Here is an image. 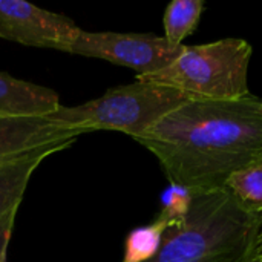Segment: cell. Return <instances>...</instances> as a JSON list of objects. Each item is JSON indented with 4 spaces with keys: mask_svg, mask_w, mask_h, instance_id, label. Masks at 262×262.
<instances>
[{
    "mask_svg": "<svg viewBox=\"0 0 262 262\" xmlns=\"http://www.w3.org/2000/svg\"><path fill=\"white\" fill-rule=\"evenodd\" d=\"M160 161L170 184L193 195L226 189L262 154V100H187L135 138Z\"/></svg>",
    "mask_w": 262,
    "mask_h": 262,
    "instance_id": "cell-1",
    "label": "cell"
},
{
    "mask_svg": "<svg viewBox=\"0 0 262 262\" xmlns=\"http://www.w3.org/2000/svg\"><path fill=\"white\" fill-rule=\"evenodd\" d=\"M259 227L261 215L226 189L195 195L187 216L167 229L147 262H252Z\"/></svg>",
    "mask_w": 262,
    "mask_h": 262,
    "instance_id": "cell-2",
    "label": "cell"
},
{
    "mask_svg": "<svg viewBox=\"0 0 262 262\" xmlns=\"http://www.w3.org/2000/svg\"><path fill=\"white\" fill-rule=\"evenodd\" d=\"M252 54V45L238 37L184 46L167 68L137 75V81L172 88L192 100H238L250 94L247 72Z\"/></svg>",
    "mask_w": 262,
    "mask_h": 262,
    "instance_id": "cell-3",
    "label": "cell"
},
{
    "mask_svg": "<svg viewBox=\"0 0 262 262\" xmlns=\"http://www.w3.org/2000/svg\"><path fill=\"white\" fill-rule=\"evenodd\" d=\"M187 100L190 97L177 89L135 81L112 88L101 97L80 106H60L46 117L84 134L118 130L135 140Z\"/></svg>",
    "mask_w": 262,
    "mask_h": 262,
    "instance_id": "cell-4",
    "label": "cell"
},
{
    "mask_svg": "<svg viewBox=\"0 0 262 262\" xmlns=\"http://www.w3.org/2000/svg\"><path fill=\"white\" fill-rule=\"evenodd\" d=\"M184 49L154 34L121 32H78L71 54L100 58L114 64L127 66L137 75H150L167 68Z\"/></svg>",
    "mask_w": 262,
    "mask_h": 262,
    "instance_id": "cell-5",
    "label": "cell"
},
{
    "mask_svg": "<svg viewBox=\"0 0 262 262\" xmlns=\"http://www.w3.org/2000/svg\"><path fill=\"white\" fill-rule=\"evenodd\" d=\"M80 28L61 14L21 0H0V38L71 52Z\"/></svg>",
    "mask_w": 262,
    "mask_h": 262,
    "instance_id": "cell-6",
    "label": "cell"
},
{
    "mask_svg": "<svg viewBox=\"0 0 262 262\" xmlns=\"http://www.w3.org/2000/svg\"><path fill=\"white\" fill-rule=\"evenodd\" d=\"M80 135L84 132L55 123L48 117L0 115V164L48 146L75 141Z\"/></svg>",
    "mask_w": 262,
    "mask_h": 262,
    "instance_id": "cell-7",
    "label": "cell"
},
{
    "mask_svg": "<svg viewBox=\"0 0 262 262\" xmlns=\"http://www.w3.org/2000/svg\"><path fill=\"white\" fill-rule=\"evenodd\" d=\"M60 106L52 89L0 72V115L46 117Z\"/></svg>",
    "mask_w": 262,
    "mask_h": 262,
    "instance_id": "cell-8",
    "label": "cell"
},
{
    "mask_svg": "<svg viewBox=\"0 0 262 262\" xmlns=\"http://www.w3.org/2000/svg\"><path fill=\"white\" fill-rule=\"evenodd\" d=\"M71 144H74V141L48 146L34 150L23 158L0 164V216L18 209L31 175L40 166V163L46 157L69 147Z\"/></svg>",
    "mask_w": 262,
    "mask_h": 262,
    "instance_id": "cell-9",
    "label": "cell"
},
{
    "mask_svg": "<svg viewBox=\"0 0 262 262\" xmlns=\"http://www.w3.org/2000/svg\"><path fill=\"white\" fill-rule=\"evenodd\" d=\"M226 190L244 209L262 215V154L227 180Z\"/></svg>",
    "mask_w": 262,
    "mask_h": 262,
    "instance_id": "cell-10",
    "label": "cell"
},
{
    "mask_svg": "<svg viewBox=\"0 0 262 262\" xmlns=\"http://www.w3.org/2000/svg\"><path fill=\"white\" fill-rule=\"evenodd\" d=\"M175 223L163 216H157L150 224L134 229L126 238L123 262H147L160 250L164 235Z\"/></svg>",
    "mask_w": 262,
    "mask_h": 262,
    "instance_id": "cell-11",
    "label": "cell"
},
{
    "mask_svg": "<svg viewBox=\"0 0 262 262\" xmlns=\"http://www.w3.org/2000/svg\"><path fill=\"white\" fill-rule=\"evenodd\" d=\"M203 0H173L164 11V37L169 43L180 46L183 40L190 35L203 15Z\"/></svg>",
    "mask_w": 262,
    "mask_h": 262,
    "instance_id": "cell-12",
    "label": "cell"
},
{
    "mask_svg": "<svg viewBox=\"0 0 262 262\" xmlns=\"http://www.w3.org/2000/svg\"><path fill=\"white\" fill-rule=\"evenodd\" d=\"M193 193L183 187V186H177V184H170L161 196V212L160 216L166 218L170 223H180L183 221L193 203Z\"/></svg>",
    "mask_w": 262,
    "mask_h": 262,
    "instance_id": "cell-13",
    "label": "cell"
},
{
    "mask_svg": "<svg viewBox=\"0 0 262 262\" xmlns=\"http://www.w3.org/2000/svg\"><path fill=\"white\" fill-rule=\"evenodd\" d=\"M17 209L0 216V262H6V250L12 235Z\"/></svg>",
    "mask_w": 262,
    "mask_h": 262,
    "instance_id": "cell-14",
    "label": "cell"
},
{
    "mask_svg": "<svg viewBox=\"0 0 262 262\" xmlns=\"http://www.w3.org/2000/svg\"><path fill=\"white\" fill-rule=\"evenodd\" d=\"M253 262H262V215H261V227H259V232H258L256 247H255V253H253Z\"/></svg>",
    "mask_w": 262,
    "mask_h": 262,
    "instance_id": "cell-15",
    "label": "cell"
},
{
    "mask_svg": "<svg viewBox=\"0 0 262 262\" xmlns=\"http://www.w3.org/2000/svg\"><path fill=\"white\" fill-rule=\"evenodd\" d=\"M252 262H253V261H252Z\"/></svg>",
    "mask_w": 262,
    "mask_h": 262,
    "instance_id": "cell-16",
    "label": "cell"
}]
</instances>
